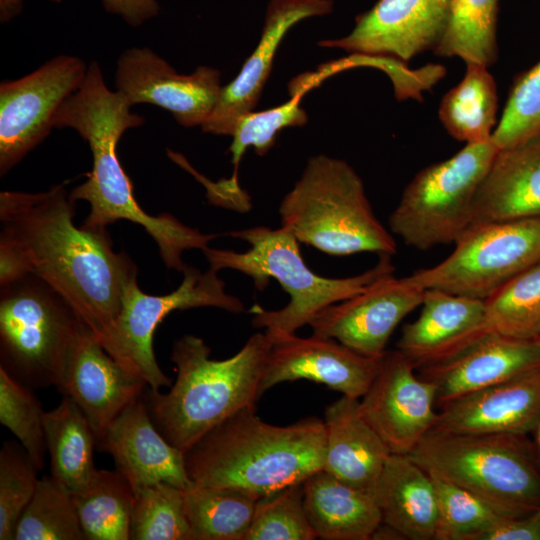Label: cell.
Wrapping results in <instances>:
<instances>
[{
	"label": "cell",
	"mask_w": 540,
	"mask_h": 540,
	"mask_svg": "<svg viewBox=\"0 0 540 540\" xmlns=\"http://www.w3.org/2000/svg\"><path fill=\"white\" fill-rule=\"evenodd\" d=\"M64 184L37 193H0V285L34 275L101 334L116 318L137 267L113 250L106 230L77 227Z\"/></svg>",
	"instance_id": "1"
},
{
	"label": "cell",
	"mask_w": 540,
	"mask_h": 540,
	"mask_svg": "<svg viewBox=\"0 0 540 540\" xmlns=\"http://www.w3.org/2000/svg\"><path fill=\"white\" fill-rule=\"evenodd\" d=\"M130 108L121 93L106 86L99 64L91 62L82 84L63 102L53 120L55 128L76 130L92 153V170L87 180L75 187L70 196L75 202L84 200L90 206L83 228L106 230L119 220L141 225L157 244L164 264L183 272L187 266L183 252L203 250L217 235L202 233L169 213L150 215L138 204L117 154L125 131L145 121Z\"/></svg>",
	"instance_id": "2"
},
{
	"label": "cell",
	"mask_w": 540,
	"mask_h": 540,
	"mask_svg": "<svg viewBox=\"0 0 540 540\" xmlns=\"http://www.w3.org/2000/svg\"><path fill=\"white\" fill-rule=\"evenodd\" d=\"M324 454L322 419L277 426L248 406L208 431L184 459L192 484L233 488L259 499L303 483L323 468Z\"/></svg>",
	"instance_id": "3"
},
{
	"label": "cell",
	"mask_w": 540,
	"mask_h": 540,
	"mask_svg": "<svg viewBox=\"0 0 540 540\" xmlns=\"http://www.w3.org/2000/svg\"><path fill=\"white\" fill-rule=\"evenodd\" d=\"M271 340L252 335L232 357L210 358V348L187 334L176 340L171 360L177 377L167 393L143 392L149 415L163 437L185 453L212 428L248 407L256 406L259 384Z\"/></svg>",
	"instance_id": "4"
},
{
	"label": "cell",
	"mask_w": 540,
	"mask_h": 540,
	"mask_svg": "<svg viewBox=\"0 0 540 540\" xmlns=\"http://www.w3.org/2000/svg\"><path fill=\"white\" fill-rule=\"evenodd\" d=\"M227 235L247 242L250 248L235 252L208 246L202 251L210 268L217 272L226 268L239 271L250 277L260 291L274 278L290 296L288 304L281 309L265 310L256 305L250 310L252 325L264 328L269 338L295 334L309 325L322 309L352 298L379 278L394 273L391 255L381 254L375 266L358 275L320 276L306 265L299 241L283 227L256 226L233 230Z\"/></svg>",
	"instance_id": "5"
},
{
	"label": "cell",
	"mask_w": 540,
	"mask_h": 540,
	"mask_svg": "<svg viewBox=\"0 0 540 540\" xmlns=\"http://www.w3.org/2000/svg\"><path fill=\"white\" fill-rule=\"evenodd\" d=\"M281 227L328 255H394L397 245L375 216L362 179L344 160L309 158L279 206Z\"/></svg>",
	"instance_id": "6"
},
{
	"label": "cell",
	"mask_w": 540,
	"mask_h": 540,
	"mask_svg": "<svg viewBox=\"0 0 540 540\" xmlns=\"http://www.w3.org/2000/svg\"><path fill=\"white\" fill-rule=\"evenodd\" d=\"M408 455L507 517L525 516L540 505V463L527 435L431 430Z\"/></svg>",
	"instance_id": "7"
},
{
	"label": "cell",
	"mask_w": 540,
	"mask_h": 540,
	"mask_svg": "<svg viewBox=\"0 0 540 540\" xmlns=\"http://www.w3.org/2000/svg\"><path fill=\"white\" fill-rule=\"evenodd\" d=\"M89 328L60 294L34 275L0 285V367L32 390L59 385Z\"/></svg>",
	"instance_id": "8"
},
{
	"label": "cell",
	"mask_w": 540,
	"mask_h": 540,
	"mask_svg": "<svg viewBox=\"0 0 540 540\" xmlns=\"http://www.w3.org/2000/svg\"><path fill=\"white\" fill-rule=\"evenodd\" d=\"M497 150L491 139L469 143L420 170L390 214V230L422 251L454 243L472 223L477 189Z\"/></svg>",
	"instance_id": "9"
},
{
	"label": "cell",
	"mask_w": 540,
	"mask_h": 540,
	"mask_svg": "<svg viewBox=\"0 0 540 540\" xmlns=\"http://www.w3.org/2000/svg\"><path fill=\"white\" fill-rule=\"evenodd\" d=\"M182 273L177 289L160 296L144 293L137 276L132 277L124 287L118 315L96 336L116 362L154 390L171 386L153 350L156 328L168 314L197 307H216L231 313L244 310L242 301L225 291L224 281L212 268L201 272L187 265Z\"/></svg>",
	"instance_id": "10"
},
{
	"label": "cell",
	"mask_w": 540,
	"mask_h": 540,
	"mask_svg": "<svg viewBox=\"0 0 540 540\" xmlns=\"http://www.w3.org/2000/svg\"><path fill=\"white\" fill-rule=\"evenodd\" d=\"M440 263L406 276L414 285L486 300L540 261V217L472 223Z\"/></svg>",
	"instance_id": "11"
},
{
	"label": "cell",
	"mask_w": 540,
	"mask_h": 540,
	"mask_svg": "<svg viewBox=\"0 0 540 540\" xmlns=\"http://www.w3.org/2000/svg\"><path fill=\"white\" fill-rule=\"evenodd\" d=\"M88 66L59 55L32 73L0 85V175H5L54 128L63 102L82 84Z\"/></svg>",
	"instance_id": "12"
},
{
	"label": "cell",
	"mask_w": 540,
	"mask_h": 540,
	"mask_svg": "<svg viewBox=\"0 0 540 540\" xmlns=\"http://www.w3.org/2000/svg\"><path fill=\"white\" fill-rule=\"evenodd\" d=\"M416 369L399 350H386L359 399L363 417L394 454H410L437 420L436 388Z\"/></svg>",
	"instance_id": "13"
},
{
	"label": "cell",
	"mask_w": 540,
	"mask_h": 540,
	"mask_svg": "<svg viewBox=\"0 0 540 540\" xmlns=\"http://www.w3.org/2000/svg\"><path fill=\"white\" fill-rule=\"evenodd\" d=\"M116 91L132 106L149 103L174 116L184 127L202 126L221 91V74L200 66L191 74H179L149 48L125 50L117 61Z\"/></svg>",
	"instance_id": "14"
},
{
	"label": "cell",
	"mask_w": 540,
	"mask_h": 540,
	"mask_svg": "<svg viewBox=\"0 0 540 540\" xmlns=\"http://www.w3.org/2000/svg\"><path fill=\"white\" fill-rule=\"evenodd\" d=\"M424 291L406 277L383 276L356 296L318 312L313 334L333 338L350 349L381 358L399 323L422 304Z\"/></svg>",
	"instance_id": "15"
},
{
	"label": "cell",
	"mask_w": 540,
	"mask_h": 540,
	"mask_svg": "<svg viewBox=\"0 0 540 540\" xmlns=\"http://www.w3.org/2000/svg\"><path fill=\"white\" fill-rule=\"evenodd\" d=\"M453 0H378L356 18L346 36L319 42L351 54L390 57L409 62L435 48Z\"/></svg>",
	"instance_id": "16"
},
{
	"label": "cell",
	"mask_w": 540,
	"mask_h": 540,
	"mask_svg": "<svg viewBox=\"0 0 540 540\" xmlns=\"http://www.w3.org/2000/svg\"><path fill=\"white\" fill-rule=\"evenodd\" d=\"M269 339L259 397L282 382L307 379L360 399L379 367L380 358L364 356L333 338L288 334Z\"/></svg>",
	"instance_id": "17"
},
{
	"label": "cell",
	"mask_w": 540,
	"mask_h": 540,
	"mask_svg": "<svg viewBox=\"0 0 540 540\" xmlns=\"http://www.w3.org/2000/svg\"><path fill=\"white\" fill-rule=\"evenodd\" d=\"M333 7L332 0H270L258 44L237 76L222 86L202 130L231 136L237 120L256 107L286 33L304 19L331 13Z\"/></svg>",
	"instance_id": "18"
},
{
	"label": "cell",
	"mask_w": 540,
	"mask_h": 540,
	"mask_svg": "<svg viewBox=\"0 0 540 540\" xmlns=\"http://www.w3.org/2000/svg\"><path fill=\"white\" fill-rule=\"evenodd\" d=\"M96 448L112 457L115 468L128 480L135 494L159 482L181 489L192 484L184 453L158 431L143 394L108 425L96 439Z\"/></svg>",
	"instance_id": "19"
},
{
	"label": "cell",
	"mask_w": 540,
	"mask_h": 540,
	"mask_svg": "<svg viewBox=\"0 0 540 540\" xmlns=\"http://www.w3.org/2000/svg\"><path fill=\"white\" fill-rule=\"evenodd\" d=\"M540 367V342L489 332L457 355L419 367L418 374L434 384L436 406L509 380Z\"/></svg>",
	"instance_id": "20"
},
{
	"label": "cell",
	"mask_w": 540,
	"mask_h": 540,
	"mask_svg": "<svg viewBox=\"0 0 540 540\" xmlns=\"http://www.w3.org/2000/svg\"><path fill=\"white\" fill-rule=\"evenodd\" d=\"M540 423V367L478 390L439 408L441 433H533Z\"/></svg>",
	"instance_id": "21"
},
{
	"label": "cell",
	"mask_w": 540,
	"mask_h": 540,
	"mask_svg": "<svg viewBox=\"0 0 540 540\" xmlns=\"http://www.w3.org/2000/svg\"><path fill=\"white\" fill-rule=\"evenodd\" d=\"M421 305L396 344L417 368L445 361L490 332L485 300L427 289Z\"/></svg>",
	"instance_id": "22"
},
{
	"label": "cell",
	"mask_w": 540,
	"mask_h": 540,
	"mask_svg": "<svg viewBox=\"0 0 540 540\" xmlns=\"http://www.w3.org/2000/svg\"><path fill=\"white\" fill-rule=\"evenodd\" d=\"M147 384L127 372L89 328L69 359L57 390L70 397L89 420L96 439Z\"/></svg>",
	"instance_id": "23"
},
{
	"label": "cell",
	"mask_w": 540,
	"mask_h": 540,
	"mask_svg": "<svg viewBox=\"0 0 540 540\" xmlns=\"http://www.w3.org/2000/svg\"><path fill=\"white\" fill-rule=\"evenodd\" d=\"M537 217H540V135L497 150L477 189L472 223Z\"/></svg>",
	"instance_id": "24"
},
{
	"label": "cell",
	"mask_w": 540,
	"mask_h": 540,
	"mask_svg": "<svg viewBox=\"0 0 540 540\" xmlns=\"http://www.w3.org/2000/svg\"><path fill=\"white\" fill-rule=\"evenodd\" d=\"M323 470L373 496L391 452L363 417L359 399L342 395L324 411Z\"/></svg>",
	"instance_id": "25"
},
{
	"label": "cell",
	"mask_w": 540,
	"mask_h": 540,
	"mask_svg": "<svg viewBox=\"0 0 540 540\" xmlns=\"http://www.w3.org/2000/svg\"><path fill=\"white\" fill-rule=\"evenodd\" d=\"M373 498L382 523L404 539L435 540L438 504L429 473L409 455L391 453L377 481Z\"/></svg>",
	"instance_id": "26"
},
{
	"label": "cell",
	"mask_w": 540,
	"mask_h": 540,
	"mask_svg": "<svg viewBox=\"0 0 540 540\" xmlns=\"http://www.w3.org/2000/svg\"><path fill=\"white\" fill-rule=\"evenodd\" d=\"M310 524L322 540H369L381 525L373 498L321 469L303 482Z\"/></svg>",
	"instance_id": "27"
},
{
	"label": "cell",
	"mask_w": 540,
	"mask_h": 540,
	"mask_svg": "<svg viewBox=\"0 0 540 540\" xmlns=\"http://www.w3.org/2000/svg\"><path fill=\"white\" fill-rule=\"evenodd\" d=\"M44 431L51 475L71 493L90 480L94 466L95 432L81 409L68 396L44 412Z\"/></svg>",
	"instance_id": "28"
},
{
	"label": "cell",
	"mask_w": 540,
	"mask_h": 540,
	"mask_svg": "<svg viewBox=\"0 0 540 540\" xmlns=\"http://www.w3.org/2000/svg\"><path fill=\"white\" fill-rule=\"evenodd\" d=\"M466 65L463 79L443 96L438 116L456 140L466 144L488 141L496 127V83L488 67Z\"/></svg>",
	"instance_id": "29"
},
{
	"label": "cell",
	"mask_w": 540,
	"mask_h": 540,
	"mask_svg": "<svg viewBox=\"0 0 540 540\" xmlns=\"http://www.w3.org/2000/svg\"><path fill=\"white\" fill-rule=\"evenodd\" d=\"M303 96L301 92L292 93L291 98L279 106L262 111L253 110L237 120L229 146L233 175L229 180L209 184L208 191L214 201L225 207H238L239 194H243L238 185V168L243 154L249 147H253L258 156H264L274 146L280 131L305 125L308 116L301 106Z\"/></svg>",
	"instance_id": "30"
},
{
	"label": "cell",
	"mask_w": 540,
	"mask_h": 540,
	"mask_svg": "<svg viewBox=\"0 0 540 540\" xmlns=\"http://www.w3.org/2000/svg\"><path fill=\"white\" fill-rule=\"evenodd\" d=\"M72 497L86 540H130L135 493L117 469L96 468Z\"/></svg>",
	"instance_id": "31"
},
{
	"label": "cell",
	"mask_w": 540,
	"mask_h": 540,
	"mask_svg": "<svg viewBox=\"0 0 540 540\" xmlns=\"http://www.w3.org/2000/svg\"><path fill=\"white\" fill-rule=\"evenodd\" d=\"M257 500L233 488L191 484L184 501L193 540H245Z\"/></svg>",
	"instance_id": "32"
},
{
	"label": "cell",
	"mask_w": 540,
	"mask_h": 540,
	"mask_svg": "<svg viewBox=\"0 0 540 540\" xmlns=\"http://www.w3.org/2000/svg\"><path fill=\"white\" fill-rule=\"evenodd\" d=\"M499 0H453L445 30L433 49L439 57H459L486 67L497 60Z\"/></svg>",
	"instance_id": "33"
},
{
	"label": "cell",
	"mask_w": 540,
	"mask_h": 540,
	"mask_svg": "<svg viewBox=\"0 0 540 540\" xmlns=\"http://www.w3.org/2000/svg\"><path fill=\"white\" fill-rule=\"evenodd\" d=\"M490 332L519 340L540 338V261L485 300Z\"/></svg>",
	"instance_id": "34"
},
{
	"label": "cell",
	"mask_w": 540,
	"mask_h": 540,
	"mask_svg": "<svg viewBox=\"0 0 540 540\" xmlns=\"http://www.w3.org/2000/svg\"><path fill=\"white\" fill-rule=\"evenodd\" d=\"M14 540H86L72 493L52 475L39 479Z\"/></svg>",
	"instance_id": "35"
},
{
	"label": "cell",
	"mask_w": 540,
	"mask_h": 540,
	"mask_svg": "<svg viewBox=\"0 0 540 540\" xmlns=\"http://www.w3.org/2000/svg\"><path fill=\"white\" fill-rule=\"evenodd\" d=\"M429 475L438 504L435 540H478L482 534L510 518L469 490L439 475Z\"/></svg>",
	"instance_id": "36"
},
{
	"label": "cell",
	"mask_w": 540,
	"mask_h": 540,
	"mask_svg": "<svg viewBox=\"0 0 540 540\" xmlns=\"http://www.w3.org/2000/svg\"><path fill=\"white\" fill-rule=\"evenodd\" d=\"M130 540H193L184 489L159 482L139 490L131 514Z\"/></svg>",
	"instance_id": "37"
},
{
	"label": "cell",
	"mask_w": 540,
	"mask_h": 540,
	"mask_svg": "<svg viewBox=\"0 0 540 540\" xmlns=\"http://www.w3.org/2000/svg\"><path fill=\"white\" fill-rule=\"evenodd\" d=\"M317 536L304 504L303 483L257 500L245 540H313Z\"/></svg>",
	"instance_id": "38"
},
{
	"label": "cell",
	"mask_w": 540,
	"mask_h": 540,
	"mask_svg": "<svg viewBox=\"0 0 540 540\" xmlns=\"http://www.w3.org/2000/svg\"><path fill=\"white\" fill-rule=\"evenodd\" d=\"M44 410L33 390L0 367V422L18 439L38 470L47 454Z\"/></svg>",
	"instance_id": "39"
},
{
	"label": "cell",
	"mask_w": 540,
	"mask_h": 540,
	"mask_svg": "<svg viewBox=\"0 0 540 540\" xmlns=\"http://www.w3.org/2000/svg\"><path fill=\"white\" fill-rule=\"evenodd\" d=\"M38 468L24 447L4 441L0 450V540H14L18 521L32 499Z\"/></svg>",
	"instance_id": "40"
},
{
	"label": "cell",
	"mask_w": 540,
	"mask_h": 540,
	"mask_svg": "<svg viewBox=\"0 0 540 540\" xmlns=\"http://www.w3.org/2000/svg\"><path fill=\"white\" fill-rule=\"evenodd\" d=\"M539 135L540 61L514 82L491 141L503 149Z\"/></svg>",
	"instance_id": "41"
},
{
	"label": "cell",
	"mask_w": 540,
	"mask_h": 540,
	"mask_svg": "<svg viewBox=\"0 0 540 540\" xmlns=\"http://www.w3.org/2000/svg\"><path fill=\"white\" fill-rule=\"evenodd\" d=\"M478 540H540V505L525 516L503 520Z\"/></svg>",
	"instance_id": "42"
},
{
	"label": "cell",
	"mask_w": 540,
	"mask_h": 540,
	"mask_svg": "<svg viewBox=\"0 0 540 540\" xmlns=\"http://www.w3.org/2000/svg\"><path fill=\"white\" fill-rule=\"evenodd\" d=\"M103 5L106 11L120 16L131 26H139L159 12L157 0H103Z\"/></svg>",
	"instance_id": "43"
},
{
	"label": "cell",
	"mask_w": 540,
	"mask_h": 540,
	"mask_svg": "<svg viewBox=\"0 0 540 540\" xmlns=\"http://www.w3.org/2000/svg\"><path fill=\"white\" fill-rule=\"evenodd\" d=\"M23 0H0V21L8 22L22 10Z\"/></svg>",
	"instance_id": "44"
},
{
	"label": "cell",
	"mask_w": 540,
	"mask_h": 540,
	"mask_svg": "<svg viewBox=\"0 0 540 540\" xmlns=\"http://www.w3.org/2000/svg\"><path fill=\"white\" fill-rule=\"evenodd\" d=\"M533 434H534L533 445H534V448H535V451H536V454L540 463V423L536 427V429L533 431Z\"/></svg>",
	"instance_id": "45"
},
{
	"label": "cell",
	"mask_w": 540,
	"mask_h": 540,
	"mask_svg": "<svg viewBox=\"0 0 540 540\" xmlns=\"http://www.w3.org/2000/svg\"><path fill=\"white\" fill-rule=\"evenodd\" d=\"M537 341H539V342H540V338H539V339H538Z\"/></svg>",
	"instance_id": "46"
}]
</instances>
